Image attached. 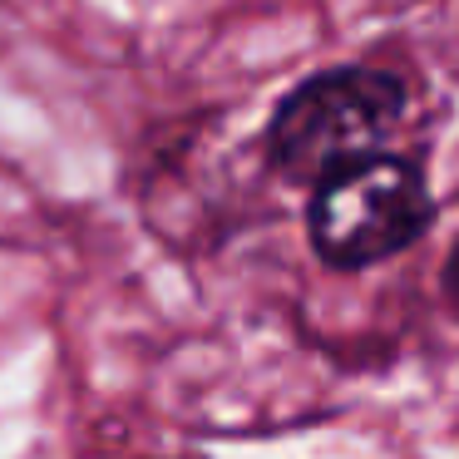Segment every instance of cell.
I'll list each match as a JSON object with an SVG mask.
<instances>
[{
  "instance_id": "6da1fadb",
  "label": "cell",
  "mask_w": 459,
  "mask_h": 459,
  "mask_svg": "<svg viewBox=\"0 0 459 459\" xmlns=\"http://www.w3.org/2000/svg\"><path fill=\"white\" fill-rule=\"evenodd\" d=\"M405 109V84L385 70H331L281 100L267 153L287 178L321 183L326 173L376 153Z\"/></svg>"
},
{
  "instance_id": "3957f363",
  "label": "cell",
  "mask_w": 459,
  "mask_h": 459,
  "mask_svg": "<svg viewBox=\"0 0 459 459\" xmlns=\"http://www.w3.org/2000/svg\"><path fill=\"white\" fill-rule=\"evenodd\" d=\"M445 291H449V301L459 307V247L449 252V262H445Z\"/></svg>"
},
{
  "instance_id": "7a4b0ae2",
  "label": "cell",
  "mask_w": 459,
  "mask_h": 459,
  "mask_svg": "<svg viewBox=\"0 0 459 459\" xmlns=\"http://www.w3.org/2000/svg\"><path fill=\"white\" fill-rule=\"evenodd\" d=\"M429 193L400 159H366L326 173L311 198V242L331 267H370L429 228Z\"/></svg>"
}]
</instances>
